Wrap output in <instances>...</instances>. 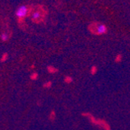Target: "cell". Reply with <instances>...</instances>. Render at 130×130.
I'll use <instances>...</instances> for the list:
<instances>
[{
	"instance_id": "cell-3",
	"label": "cell",
	"mask_w": 130,
	"mask_h": 130,
	"mask_svg": "<svg viewBox=\"0 0 130 130\" xmlns=\"http://www.w3.org/2000/svg\"><path fill=\"white\" fill-rule=\"evenodd\" d=\"M29 12V9L28 7L25 5H22L20 6L15 11V15L17 16L18 18L22 19V18H25Z\"/></svg>"
},
{
	"instance_id": "cell-1",
	"label": "cell",
	"mask_w": 130,
	"mask_h": 130,
	"mask_svg": "<svg viewBox=\"0 0 130 130\" xmlns=\"http://www.w3.org/2000/svg\"><path fill=\"white\" fill-rule=\"evenodd\" d=\"M89 31L95 35H102L104 34L107 31L105 25L101 23H92L88 26Z\"/></svg>"
},
{
	"instance_id": "cell-2",
	"label": "cell",
	"mask_w": 130,
	"mask_h": 130,
	"mask_svg": "<svg viewBox=\"0 0 130 130\" xmlns=\"http://www.w3.org/2000/svg\"><path fill=\"white\" fill-rule=\"evenodd\" d=\"M46 11H44L43 9H38L31 13V19L35 22H40L44 19Z\"/></svg>"
},
{
	"instance_id": "cell-4",
	"label": "cell",
	"mask_w": 130,
	"mask_h": 130,
	"mask_svg": "<svg viewBox=\"0 0 130 130\" xmlns=\"http://www.w3.org/2000/svg\"><path fill=\"white\" fill-rule=\"evenodd\" d=\"M0 38H1V40L3 41H6L8 40L9 37H8V35L6 34H2L1 36H0Z\"/></svg>"
},
{
	"instance_id": "cell-5",
	"label": "cell",
	"mask_w": 130,
	"mask_h": 130,
	"mask_svg": "<svg viewBox=\"0 0 130 130\" xmlns=\"http://www.w3.org/2000/svg\"><path fill=\"white\" fill-rule=\"evenodd\" d=\"M72 80V78H71V77H67L66 78V82H71V81Z\"/></svg>"
}]
</instances>
